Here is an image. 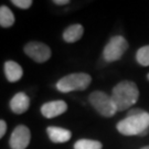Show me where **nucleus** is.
Segmentation results:
<instances>
[{"mask_svg":"<svg viewBox=\"0 0 149 149\" xmlns=\"http://www.w3.org/2000/svg\"><path fill=\"white\" fill-rule=\"evenodd\" d=\"M111 97L116 111L124 112L137 103L139 97L138 87L132 81H123L114 86Z\"/></svg>","mask_w":149,"mask_h":149,"instance_id":"nucleus-1","label":"nucleus"},{"mask_svg":"<svg viewBox=\"0 0 149 149\" xmlns=\"http://www.w3.org/2000/svg\"><path fill=\"white\" fill-rule=\"evenodd\" d=\"M117 130L124 136H141L149 129V113L143 112L138 115L126 116L117 123Z\"/></svg>","mask_w":149,"mask_h":149,"instance_id":"nucleus-2","label":"nucleus"},{"mask_svg":"<svg viewBox=\"0 0 149 149\" xmlns=\"http://www.w3.org/2000/svg\"><path fill=\"white\" fill-rule=\"evenodd\" d=\"M92 77L87 73H72L65 75L56 83V88L61 93H70L73 91H84L90 86Z\"/></svg>","mask_w":149,"mask_h":149,"instance_id":"nucleus-3","label":"nucleus"},{"mask_svg":"<svg viewBox=\"0 0 149 149\" xmlns=\"http://www.w3.org/2000/svg\"><path fill=\"white\" fill-rule=\"evenodd\" d=\"M88 102L96 109V112L104 117H112L117 113L112 97L102 91H95L88 96Z\"/></svg>","mask_w":149,"mask_h":149,"instance_id":"nucleus-4","label":"nucleus"},{"mask_svg":"<svg viewBox=\"0 0 149 149\" xmlns=\"http://www.w3.org/2000/svg\"><path fill=\"white\" fill-rule=\"evenodd\" d=\"M127 49L128 42L125 38L122 36L113 37L104 48L103 58L107 62H115L122 58Z\"/></svg>","mask_w":149,"mask_h":149,"instance_id":"nucleus-5","label":"nucleus"},{"mask_svg":"<svg viewBox=\"0 0 149 149\" xmlns=\"http://www.w3.org/2000/svg\"><path fill=\"white\" fill-rule=\"evenodd\" d=\"M23 50L29 58H31L38 63L47 62L51 58V49L42 42H38V41L28 42L24 45Z\"/></svg>","mask_w":149,"mask_h":149,"instance_id":"nucleus-6","label":"nucleus"},{"mask_svg":"<svg viewBox=\"0 0 149 149\" xmlns=\"http://www.w3.org/2000/svg\"><path fill=\"white\" fill-rule=\"evenodd\" d=\"M30 139L31 133L29 128L24 125H19L11 134L9 144L11 149H26L30 144Z\"/></svg>","mask_w":149,"mask_h":149,"instance_id":"nucleus-7","label":"nucleus"},{"mask_svg":"<svg viewBox=\"0 0 149 149\" xmlns=\"http://www.w3.org/2000/svg\"><path fill=\"white\" fill-rule=\"evenodd\" d=\"M68 104L64 101H52L43 104L41 113L45 118H53L66 112Z\"/></svg>","mask_w":149,"mask_h":149,"instance_id":"nucleus-8","label":"nucleus"},{"mask_svg":"<svg viewBox=\"0 0 149 149\" xmlns=\"http://www.w3.org/2000/svg\"><path fill=\"white\" fill-rule=\"evenodd\" d=\"M30 107V97L26 94L19 92L11 98L10 108L15 114H23Z\"/></svg>","mask_w":149,"mask_h":149,"instance_id":"nucleus-9","label":"nucleus"},{"mask_svg":"<svg viewBox=\"0 0 149 149\" xmlns=\"http://www.w3.org/2000/svg\"><path fill=\"white\" fill-rule=\"evenodd\" d=\"M47 134H48L49 138L51 139V141L56 143V144L66 143L72 137V133L70 130L65 128L55 127V126H49L47 128Z\"/></svg>","mask_w":149,"mask_h":149,"instance_id":"nucleus-10","label":"nucleus"},{"mask_svg":"<svg viewBox=\"0 0 149 149\" xmlns=\"http://www.w3.org/2000/svg\"><path fill=\"white\" fill-rule=\"evenodd\" d=\"M5 75L9 82H18L23 75V70L15 61H7L3 65Z\"/></svg>","mask_w":149,"mask_h":149,"instance_id":"nucleus-11","label":"nucleus"},{"mask_svg":"<svg viewBox=\"0 0 149 149\" xmlns=\"http://www.w3.org/2000/svg\"><path fill=\"white\" fill-rule=\"evenodd\" d=\"M84 33V28L80 23L71 24L63 32V40L68 43H74L79 41Z\"/></svg>","mask_w":149,"mask_h":149,"instance_id":"nucleus-12","label":"nucleus"},{"mask_svg":"<svg viewBox=\"0 0 149 149\" xmlns=\"http://www.w3.org/2000/svg\"><path fill=\"white\" fill-rule=\"evenodd\" d=\"M15 23V16L7 6L0 7V26L2 28H9Z\"/></svg>","mask_w":149,"mask_h":149,"instance_id":"nucleus-13","label":"nucleus"},{"mask_svg":"<svg viewBox=\"0 0 149 149\" xmlns=\"http://www.w3.org/2000/svg\"><path fill=\"white\" fill-rule=\"evenodd\" d=\"M102 143L93 139H80L74 144V149H102Z\"/></svg>","mask_w":149,"mask_h":149,"instance_id":"nucleus-14","label":"nucleus"},{"mask_svg":"<svg viewBox=\"0 0 149 149\" xmlns=\"http://www.w3.org/2000/svg\"><path fill=\"white\" fill-rule=\"evenodd\" d=\"M136 60L141 66H149V45L139 49L136 53Z\"/></svg>","mask_w":149,"mask_h":149,"instance_id":"nucleus-15","label":"nucleus"},{"mask_svg":"<svg viewBox=\"0 0 149 149\" xmlns=\"http://www.w3.org/2000/svg\"><path fill=\"white\" fill-rule=\"evenodd\" d=\"M12 3L21 9H28L32 5V0H12Z\"/></svg>","mask_w":149,"mask_h":149,"instance_id":"nucleus-16","label":"nucleus"},{"mask_svg":"<svg viewBox=\"0 0 149 149\" xmlns=\"http://www.w3.org/2000/svg\"><path fill=\"white\" fill-rule=\"evenodd\" d=\"M6 132H7V124L3 119L0 120V138H2L5 136Z\"/></svg>","mask_w":149,"mask_h":149,"instance_id":"nucleus-17","label":"nucleus"},{"mask_svg":"<svg viewBox=\"0 0 149 149\" xmlns=\"http://www.w3.org/2000/svg\"><path fill=\"white\" fill-rule=\"evenodd\" d=\"M53 3L59 5V6H63V5H68V3H70V1L69 0H54Z\"/></svg>","mask_w":149,"mask_h":149,"instance_id":"nucleus-18","label":"nucleus"},{"mask_svg":"<svg viewBox=\"0 0 149 149\" xmlns=\"http://www.w3.org/2000/svg\"><path fill=\"white\" fill-rule=\"evenodd\" d=\"M140 149H149V146H145V147H143V148H140Z\"/></svg>","mask_w":149,"mask_h":149,"instance_id":"nucleus-19","label":"nucleus"},{"mask_svg":"<svg viewBox=\"0 0 149 149\" xmlns=\"http://www.w3.org/2000/svg\"><path fill=\"white\" fill-rule=\"evenodd\" d=\"M147 79L149 80V73H148V75H147Z\"/></svg>","mask_w":149,"mask_h":149,"instance_id":"nucleus-20","label":"nucleus"}]
</instances>
